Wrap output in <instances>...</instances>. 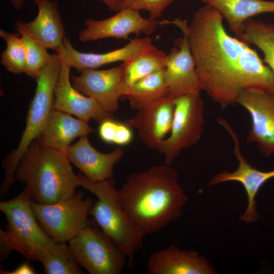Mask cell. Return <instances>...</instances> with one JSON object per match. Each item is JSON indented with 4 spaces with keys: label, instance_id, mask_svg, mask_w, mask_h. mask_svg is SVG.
I'll return each mask as SVG.
<instances>
[{
    "label": "cell",
    "instance_id": "1",
    "mask_svg": "<svg viewBox=\"0 0 274 274\" xmlns=\"http://www.w3.org/2000/svg\"><path fill=\"white\" fill-rule=\"evenodd\" d=\"M223 19L206 4L193 14L188 35L202 90L225 109L246 90L274 92V73L248 44L226 32Z\"/></svg>",
    "mask_w": 274,
    "mask_h": 274
},
{
    "label": "cell",
    "instance_id": "2",
    "mask_svg": "<svg viewBox=\"0 0 274 274\" xmlns=\"http://www.w3.org/2000/svg\"><path fill=\"white\" fill-rule=\"evenodd\" d=\"M178 179L170 165H155L130 174L118 190L124 210L144 237L182 216L188 197Z\"/></svg>",
    "mask_w": 274,
    "mask_h": 274
},
{
    "label": "cell",
    "instance_id": "3",
    "mask_svg": "<svg viewBox=\"0 0 274 274\" xmlns=\"http://www.w3.org/2000/svg\"><path fill=\"white\" fill-rule=\"evenodd\" d=\"M15 180L25 184L34 202L55 204L74 194L80 186L65 152L45 147L36 140L17 164Z\"/></svg>",
    "mask_w": 274,
    "mask_h": 274
},
{
    "label": "cell",
    "instance_id": "4",
    "mask_svg": "<svg viewBox=\"0 0 274 274\" xmlns=\"http://www.w3.org/2000/svg\"><path fill=\"white\" fill-rule=\"evenodd\" d=\"M78 176L80 186L97 198L89 215L104 234L125 254L128 265L132 267L134 255L142 248L144 237L124 210L115 187V180L111 178L94 182L82 174Z\"/></svg>",
    "mask_w": 274,
    "mask_h": 274
},
{
    "label": "cell",
    "instance_id": "5",
    "mask_svg": "<svg viewBox=\"0 0 274 274\" xmlns=\"http://www.w3.org/2000/svg\"><path fill=\"white\" fill-rule=\"evenodd\" d=\"M61 68L58 55L53 53L36 80L35 94L29 105L20 142L2 163L5 176L0 188L1 195L6 193L16 181L15 174L18 163L30 144L37 139L53 109L54 90Z\"/></svg>",
    "mask_w": 274,
    "mask_h": 274
},
{
    "label": "cell",
    "instance_id": "6",
    "mask_svg": "<svg viewBox=\"0 0 274 274\" xmlns=\"http://www.w3.org/2000/svg\"><path fill=\"white\" fill-rule=\"evenodd\" d=\"M32 201L25 188L15 197L0 202V210L7 221L6 230L1 228L0 234L26 259L39 261L43 250L57 242L39 224L32 208Z\"/></svg>",
    "mask_w": 274,
    "mask_h": 274
},
{
    "label": "cell",
    "instance_id": "7",
    "mask_svg": "<svg viewBox=\"0 0 274 274\" xmlns=\"http://www.w3.org/2000/svg\"><path fill=\"white\" fill-rule=\"evenodd\" d=\"M175 109L168 138L156 150L162 154L164 164L170 165L181 151L196 144L203 133L204 123L203 101L200 93L187 94L174 98Z\"/></svg>",
    "mask_w": 274,
    "mask_h": 274
},
{
    "label": "cell",
    "instance_id": "8",
    "mask_svg": "<svg viewBox=\"0 0 274 274\" xmlns=\"http://www.w3.org/2000/svg\"><path fill=\"white\" fill-rule=\"evenodd\" d=\"M81 191L55 204L31 202L39 224L45 233L57 242H68L89 223L92 200Z\"/></svg>",
    "mask_w": 274,
    "mask_h": 274
},
{
    "label": "cell",
    "instance_id": "9",
    "mask_svg": "<svg viewBox=\"0 0 274 274\" xmlns=\"http://www.w3.org/2000/svg\"><path fill=\"white\" fill-rule=\"evenodd\" d=\"M68 243L80 265L90 274H119L127 263L125 254L95 223L89 221Z\"/></svg>",
    "mask_w": 274,
    "mask_h": 274
},
{
    "label": "cell",
    "instance_id": "10",
    "mask_svg": "<svg viewBox=\"0 0 274 274\" xmlns=\"http://www.w3.org/2000/svg\"><path fill=\"white\" fill-rule=\"evenodd\" d=\"M159 24H174L183 33V37L175 41V46L166 56L164 74L168 96L174 98L200 93L202 88L189 44L188 20L176 18L173 21L163 20Z\"/></svg>",
    "mask_w": 274,
    "mask_h": 274
},
{
    "label": "cell",
    "instance_id": "11",
    "mask_svg": "<svg viewBox=\"0 0 274 274\" xmlns=\"http://www.w3.org/2000/svg\"><path fill=\"white\" fill-rule=\"evenodd\" d=\"M217 122L231 137L233 154L237 160L238 166L233 172L222 171L214 175L208 185L213 186L231 181L240 183L245 190L248 204L239 219L246 223H254L259 217L256 209V195L265 183L274 178V168L269 171H262L250 164L242 153L238 136L229 123L222 118H218Z\"/></svg>",
    "mask_w": 274,
    "mask_h": 274
},
{
    "label": "cell",
    "instance_id": "12",
    "mask_svg": "<svg viewBox=\"0 0 274 274\" xmlns=\"http://www.w3.org/2000/svg\"><path fill=\"white\" fill-rule=\"evenodd\" d=\"M237 104L249 114L251 126L247 143H255L265 157L274 155V92L260 89L243 91Z\"/></svg>",
    "mask_w": 274,
    "mask_h": 274
},
{
    "label": "cell",
    "instance_id": "13",
    "mask_svg": "<svg viewBox=\"0 0 274 274\" xmlns=\"http://www.w3.org/2000/svg\"><path fill=\"white\" fill-rule=\"evenodd\" d=\"M159 22L156 19L143 17L139 11L122 8L114 15L104 20L88 18L85 20V27L79 33V40L82 43L108 38L128 40L134 33L152 34Z\"/></svg>",
    "mask_w": 274,
    "mask_h": 274
},
{
    "label": "cell",
    "instance_id": "14",
    "mask_svg": "<svg viewBox=\"0 0 274 274\" xmlns=\"http://www.w3.org/2000/svg\"><path fill=\"white\" fill-rule=\"evenodd\" d=\"M124 67L121 65L107 70L87 69L79 76H72V85L83 95L94 98L106 111L119 108L123 95Z\"/></svg>",
    "mask_w": 274,
    "mask_h": 274
},
{
    "label": "cell",
    "instance_id": "15",
    "mask_svg": "<svg viewBox=\"0 0 274 274\" xmlns=\"http://www.w3.org/2000/svg\"><path fill=\"white\" fill-rule=\"evenodd\" d=\"M129 41L122 48L106 53H85L75 49L70 39L65 37L55 52L62 63L81 73L87 69L96 70L102 65L115 62H125L153 45L151 39L148 37Z\"/></svg>",
    "mask_w": 274,
    "mask_h": 274
},
{
    "label": "cell",
    "instance_id": "16",
    "mask_svg": "<svg viewBox=\"0 0 274 274\" xmlns=\"http://www.w3.org/2000/svg\"><path fill=\"white\" fill-rule=\"evenodd\" d=\"M71 68L61 62L54 90L53 109L73 115L88 123L90 119L100 123L112 118V114L105 110L94 98L83 95L73 87L70 79Z\"/></svg>",
    "mask_w": 274,
    "mask_h": 274
},
{
    "label": "cell",
    "instance_id": "17",
    "mask_svg": "<svg viewBox=\"0 0 274 274\" xmlns=\"http://www.w3.org/2000/svg\"><path fill=\"white\" fill-rule=\"evenodd\" d=\"M174 109V98L166 96L139 110L125 123L137 129L138 138L148 148L155 150L170 132Z\"/></svg>",
    "mask_w": 274,
    "mask_h": 274
},
{
    "label": "cell",
    "instance_id": "18",
    "mask_svg": "<svg viewBox=\"0 0 274 274\" xmlns=\"http://www.w3.org/2000/svg\"><path fill=\"white\" fill-rule=\"evenodd\" d=\"M150 274H216L212 264L193 250H182L175 245L151 254L147 262Z\"/></svg>",
    "mask_w": 274,
    "mask_h": 274
},
{
    "label": "cell",
    "instance_id": "19",
    "mask_svg": "<svg viewBox=\"0 0 274 274\" xmlns=\"http://www.w3.org/2000/svg\"><path fill=\"white\" fill-rule=\"evenodd\" d=\"M65 154L71 163L86 178L96 182L112 178L114 167L122 158L124 152L121 147H117L108 153L100 152L85 136L80 138L76 144L70 145Z\"/></svg>",
    "mask_w": 274,
    "mask_h": 274
},
{
    "label": "cell",
    "instance_id": "20",
    "mask_svg": "<svg viewBox=\"0 0 274 274\" xmlns=\"http://www.w3.org/2000/svg\"><path fill=\"white\" fill-rule=\"evenodd\" d=\"M95 131L88 122L53 109L36 140L45 147L65 152L75 139Z\"/></svg>",
    "mask_w": 274,
    "mask_h": 274
},
{
    "label": "cell",
    "instance_id": "21",
    "mask_svg": "<svg viewBox=\"0 0 274 274\" xmlns=\"http://www.w3.org/2000/svg\"><path fill=\"white\" fill-rule=\"evenodd\" d=\"M38 8L37 17L24 25L30 35L47 49L55 51L61 46L65 37L58 3L51 0H36Z\"/></svg>",
    "mask_w": 274,
    "mask_h": 274
},
{
    "label": "cell",
    "instance_id": "22",
    "mask_svg": "<svg viewBox=\"0 0 274 274\" xmlns=\"http://www.w3.org/2000/svg\"><path fill=\"white\" fill-rule=\"evenodd\" d=\"M216 9L227 22L237 38L244 31V24L251 17L261 13H274V1L264 0H201Z\"/></svg>",
    "mask_w": 274,
    "mask_h": 274
},
{
    "label": "cell",
    "instance_id": "23",
    "mask_svg": "<svg viewBox=\"0 0 274 274\" xmlns=\"http://www.w3.org/2000/svg\"><path fill=\"white\" fill-rule=\"evenodd\" d=\"M168 96L164 69L135 82L122 98L128 100L131 109L140 110Z\"/></svg>",
    "mask_w": 274,
    "mask_h": 274
},
{
    "label": "cell",
    "instance_id": "24",
    "mask_svg": "<svg viewBox=\"0 0 274 274\" xmlns=\"http://www.w3.org/2000/svg\"><path fill=\"white\" fill-rule=\"evenodd\" d=\"M166 54L152 45L129 60L123 62L124 83L122 98L136 81L164 68Z\"/></svg>",
    "mask_w": 274,
    "mask_h": 274
},
{
    "label": "cell",
    "instance_id": "25",
    "mask_svg": "<svg viewBox=\"0 0 274 274\" xmlns=\"http://www.w3.org/2000/svg\"><path fill=\"white\" fill-rule=\"evenodd\" d=\"M40 261L46 274H81L82 270L66 242H55L42 251Z\"/></svg>",
    "mask_w": 274,
    "mask_h": 274
},
{
    "label": "cell",
    "instance_id": "26",
    "mask_svg": "<svg viewBox=\"0 0 274 274\" xmlns=\"http://www.w3.org/2000/svg\"><path fill=\"white\" fill-rule=\"evenodd\" d=\"M239 40L257 47L264 55L263 61L274 73V21L264 22L251 18L244 24Z\"/></svg>",
    "mask_w": 274,
    "mask_h": 274
},
{
    "label": "cell",
    "instance_id": "27",
    "mask_svg": "<svg viewBox=\"0 0 274 274\" xmlns=\"http://www.w3.org/2000/svg\"><path fill=\"white\" fill-rule=\"evenodd\" d=\"M15 27L21 35L25 49L26 68L24 74L36 80L42 69L49 60L51 54H49L47 49L30 35L25 27L24 22L16 21Z\"/></svg>",
    "mask_w": 274,
    "mask_h": 274
},
{
    "label": "cell",
    "instance_id": "28",
    "mask_svg": "<svg viewBox=\"0 0 274 274\" xmlns=\"http://www.w3.org/2000/svg\"><path fill=\"white\" fill-rule=\"evenodd\" d=\"M0 36L6 47L1 54V62L9 72L14 74L25 73L26 58L21 35L0 30Z\"/></svg>",
    "mask_w": 274,
    "mask_h": 274
},
{
    "label": "cell",
    "instance_id": "29",
    "mask_svg": "<svg viewBox=\"0 0 274 274\" xmlns=\"http://www.w3.org/2000/svg\"><path fill=\"white\" fill-rule=\"evenodd\" d=\"M174 1L175 0H124L121 9L129 8L138 11L145 10L149 12L150 18L157 19Z\"/></svg>",
    "mask_w": 274,
    "mask_h": 274
},
{
    "label": "cell",
    "instance_id": "30",
    "mask_svg": "<svg viewBox=\"0 0 274 274\" xmlns=\"http://www.w3.org/2000/svg\"><path fill=\"white\" fill-rule=\"evenodd\" d=\"M112 119H108L101 122L98 128L101 139L109 144H114L119 123Z\"/></svg>",
    "mask_w": 274,
    "mask_h": 274
},
{
    "label": "cell",
    "instance_id": "31",
    "mask_svg": "<svg viewBox=\"0 0 274 274\" xmlns=\"http://www.w3.org/2000/svg\"><path fill=\"white\" fill-rule=\"evenodd\" d=\"M130 128L125 123H119L114 144L123 146L130 143L133 138Z\"/></svg>",
    "mask_w": 274,
    "mask_h": 274
},
{
    "label": "cell",
    "instance_id": "32",
    "mask_svg": "<svg viewBox=\"0 0 274 274\" xmlns=\"http://www.w3.org/2000/svg\"><path fill=\"white\" fill-rule=\"evenodd\" d=\"M1 274H36L37 271L29 264L28 261H25L20 265L13 270H5L1 268Z\"/></svg>",
    "mask_w": 274,
    "mask_h": 274
},
{
    "label": "cell",
    "instance_id": "33",
    "mask_svg": "<svg viewBox=\"0 0 274 274\" xmlns=\"http://www.w3.org/2000/svg\"><path fill=\"white\" fill-rule=\"evenodd\" d=\"M14 250L4 237L0 234V261L5 260Z\"/></svg>",
    "mask_w": 274,
    "mask_h": 274
},
{
    "label": "cell",
    "instance_id": "34",
    "mask_svg": "<svg viewBox=\"0 0 274 274\" xmlns=\"http://www.w3.org/2000/svg\"><path fill=\"white\" fill-rule=\"evenodd\" d=\"M102 2L110 11L118 12L121 9L124 0H97Z\"/></svg>",
    "mask_w": 274,
    "mask_h": 274
},
{
    "label": "cell",
    "instance_id": "35",
    "mask_svg": "<svg viewBox=\"0 0 274 274\" xmlns=\"http://www.w3.org/2000/svg\"><path fill=\"white\" fill-rule=\"evenodd\" d=\"M12 4L14 8L17 10H19L23 6V3L25 0H9ZM35 2L36 0H31Z\"/></svg>",
    "mask_w": 274,
    "mask_h": 274
}]
</instances>
